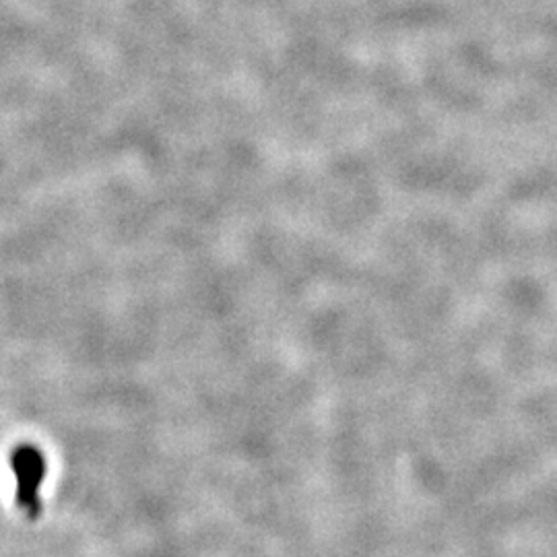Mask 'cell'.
Wrapping results in <instances>:
<instances>
[{
    "label": "cell",
    "instance_id": "obj_1",
    "mask_svg": "<svg viewBox=\"0 0 557 557\" xmlns=\"http://www.w3.org/2000/svg\"><path fill=\"white\" fill-rule=\"evenodd\" d=\"M11 471L17 479V504L29 518L40 515L41 481L48 473L46 457L34 444H20L11 450Z\"/></svg>",
    "mask_w": 557,
    "mask_h": 557
}]
</instances>
